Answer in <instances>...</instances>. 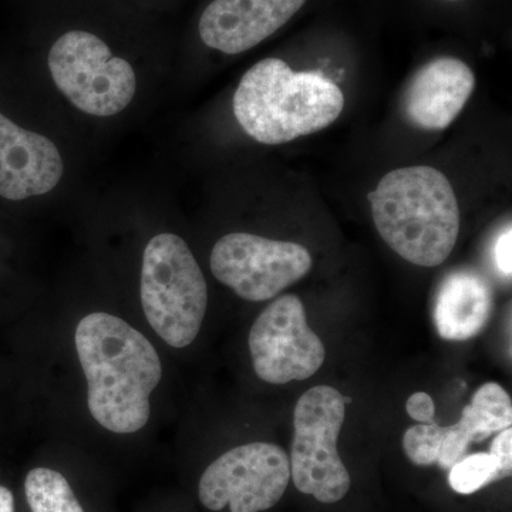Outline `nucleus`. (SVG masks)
<instances>
[{
    "instance_id": "nucleus-14",
    "label": "nucleus",
    "mask_w": 512,
    "mask_h": 512,
    "mask_svg": "<svg viewBox=\"0 0 512 512\" xmlns=\"http://www.w3.org/2000/svg\"><path fill=\"white\" fill-rule=\"evenodd\" d=\"M458 423L470 434L473 443L508 429L512 424L510 396L498 383L483 384L463 410Z\"/></svg>"
},
{
    "instance_id": "nucleus-7",
    "label": "nucleus",
    "mask_w": 512,
    "mask_h": 512,
    "mask_svg": "<svg viewBox=\"0 0 512 512\" xmlns=\"http://www.w3.org/2000/svg\"><path fill=\"white\" fill-rule=\"evenodd\" d=\"M210 264L215 278L239 298L264 302L301 281L313 261L308 249L295 242L234 232L218 239Z\"/></svg>"
},
{
    "instance_id": "nucleus-1",
    "label": "nucleus",
    "mask_w": 512,
    "mask_h": 512,
    "mask_svg": "<svg viewBox=\"0 0 512 512\" xmlns=\"http://www.w3.org/2000/svg\"><path fill=\"white\" fill-rule=\"evenodd\" d=\"M74 342L93 419L117 434L143 429L150 419L151 393L163 376L150 340L126 320L96 312L80 320Z\"/></svg>"
},
{
    "instance_id": "nucleus-2",
    "label": "nucleus",
    "mask_w": 512,
    "mask_h": 512,
    "mask_svg": "<svg viewBox=\"0 0 512 512\" xmlns=\"http://www.w3.org/2000/svg\"><path fill=\"white\" fill-rule=\"evenodd\" d=\"M369 201L377 232L404 261L433 268L456 247L460 207L453 185L436 168L394 170L369 192Z\"/></svg>"
},
{
    "instance_id": "nucleus-11",
    "label": "nucleus",
    "mask_w": 512,
    "mask_h": 512,
    "mask_svg": "<svg viewBox=\"0 0 512 512\" xmlns=\"http://www.w3.org/2000/svg\"><path fill=\"white\" fill-rule=\"evenodd\" d=\"M63 170L53 141L0 113V197L22 201L45 195L60 183Z\"/></svg>"
},
{
    "instance_id": "nucleus-13",
    "label": "nucleus",
    "mask_w": 512,
    "mask_h": 512,
    "mask_svg": "<svg viewBox=\"0 0 512 512\" xmlns=\"http://www.w3.org/2000/svg\"><path fill=\"white\" fill-rule=\"evenodd\" d=\"M494 292L476 271H454L444 276L434 301V325L441 338L466 342L476 338L493 315Z\"/></svg>"
},
{
    "instance_id": "nucleus-9",
    "label": "nucleus",
    "mask_w": 512,
    "mask_h": 512,
    "mask_svg": "<svg viewBox=\"0 0 512 512\" xmlns=\"http://www.w3.org/2000/svg\"><path fill=\"white\" fill-rule=\"evenodd\" d=\"M249 350L256 376L271 384L309 379L326 359L325 345L309 328L305 306L296 295L275 299L256 318Z\"/></svg>"
},
{
    "instance_id": "nucleus-16",
    "label": "nucleus",
    "mask_w": 512,
    "mask_h": 512,
    "mask_svg": "<svg viewBox=\"0 0 512 512\" xmlns=\"http://www.w3.org/2000/svg\"><path fill=\"white\" fill-rule=\"evenodd\" d=\"M448 473V484L458 494H474L498 481V464L493 454L476 453L457 461Z\"/></svg>"
},
{
    "instance_id": "nucleus-8",
    "label": "nucleus",
    "mask_w": 512,
    "mask_h": 512,
    "mask_svg": "<svg viewBox=\"0 0 512 512\" xmlns=\"http://www.w3.org/2000/svg\"><path fill=\"white\" fill-rule=\"evenodd\" d=\"M291 481L288 454L271 443H249L218 457L202 474L198 495L204 507L231 512L269 510Z\"/></svg>"
},
{
    "instance_id": "nucleus-3",
    "label": "nucleus",
    "mask_w": 512,
    "mask_h": 512,
    "mask_svg": "<svg viewBox=\"0 0 512 512\" xmlns=\"http://www.w3.org/2000/svg\"><path fill=\"white\" fill-rule=\"evenodd\" d=\"M232 107L249 137L276 146L335 123L345 109V96L323 74L293 72L284 60L268 57L244 74Z\"/></svg>"
},
{
    "instance_id": "nucleus-10",
    "label": "nucleus",
    "mask_w": 512,
    "mask_h": 512,
    "mask_svg": "<svg viewBox=\"0 0 512 512\" xmlns=\"http://www.w3.org/2000/svg\"><path fill=\"white\" fill-rule=\"evenodd\" d=\"M306 0H214L200 19L202 42L225 55L247 52L278 32Z\"/></svg>"
},
{
    "instance_id": "nucleus-22",
    "label": "nucleus",
    "mask_w": 512,
    "mask_h": 512,
    "mask_svg": "<svg viewBox=\"0 0 512 512\" xmlns=\"http://www.w3.org/2000/svg\"><path fill=\"white\" fill-rule=\"evenodd\" d=\"M0 512H15V498L3 485H0Z\"/></svg>"
},
{
    "instance_id": "nucleus-20",
    "label": "nucleus",
    "mask_w": 512,
    "mask_h": 512,
    "mask_svg": "<svg viewBox=\"0 0 512 512\" xmlns=\"http://www.w3.org/2000/svg\"><path fill=\"white\" fill-rule=\"evenodd\" d=\"M407 414L420 424L434 423L436 419V404L430 394L417 392L412 394L406 403Z\"/></svg>"
},
{
    "instance_id": "nucleus-5",
    "label": "nucleus",
    "mask_w": 512,
    "mask_h": 512,
    "mask_svg": "<svg viewBox=\"0 0 512 512\" xmlns=\"http://www.w3.org/2000/svg\"><path fill=\"white\" fill-rule=\"evenodd\" d=\"M346 416L345 397L330 386H316L298 400L293 413L291 477L302 494L335 504L350 490L348 468L338 439Z\"/></svg>"
},
{
    "instance_id": "nucleus-17",
    "label": "nucleus",
    "mask_w": 512,
    "mask_h": 512,
    "mask_svg": "<svg viewBox=\"0 0 512 512\" xmlns=\"http://www.w3.org/2000/svg\"><path fill=\"white\" fill-rule=\"evenodd\" d=\"M444 434H446V427L439 426L436 421L429 424H416L404 433V453L416 466H431L437 463Z\"/></svg>"
},
{
    "instance_id": "nucleus-4",
    "label": "nucleus",
    "mask_w": 512,
    "mask_h": 512,
    "mask_svg": "<svg viewBox=\"0 0 512 512\" xmlns=\"http://www.w3.org/2000/svg\"><path fill=\"white\" fill-rule=\"evenodd\" d=\"M141 305L151 328L173 348L190 346L208 306V288L197 259L183 238L160 234L144 249Z\"/></svg>"
},
{
    "instance_id": "nucleus-21",
    "label": "nucleus",
    "mask_w": 512,
    "mask_h": 512,
    "mask_svg": "<svg viewBox=\"0 0 512 512\" xmlns=\"http://www.w3.org/2000/svg\"><path fill=\"white\" fill-rule=\"evenodd\" d=\"M512 229L508 225V229L497 238L494 245V261L498 271L510 279L512 275Z\"/></svg>"
},
{
    "instance_id": "nucleus-19",
    "label": "nucleus",
    "mask_w": 512,
    "mask_h": 512,
    "mask_svg": "<svg viewBox=\"0 0 512 512\" xmlns=\"http://www.w3.org/2000/svg\"><path fill=\"white\" fill-rule=\"evenodd\" d=\"M490 454H493L498 464V481L511 477L512 473V430H501L491 444Z\"/></svg>"
},
{
    "instance_id": "nucleus-6",
    "label": "nucleus",
    "mask_w": 512,
    "mask_h": 512,
    "mask_svg": "<svg viewBox=\"0 0 512 512\" xmlns=\"http://www.w3.org/2000/svg\"><path fill=\"white\" fill-rule=\"evenodd\" d=\"M47 63L57 89L90 116H114L136 94L137 77L131 64L111 55L109 46L93 33H64L50 49Z\"/></svg>"
},
{
    "instance_id": "nucleus-15",
    "label": "nucleus",
    "mask_w": 512,
    "mask_h": 512,
    "mask_svg": "<svg viewBox=\"0 0 512 512\" xmlns=\"http://www.w3.org/2000/svg\"><path fill=\"white\" fill-rule=\"evenodd\" d=\"M25 494L32 512H84L69 481L52 468L30 470Z\"/></svg>"
},
{
    "instance_id": "nucleus-18",
    "label": "nucleus",
    "mask_w": 512,
    "mask_h": 512,
    "mask_svg": "<svg viewBox=\"0 0 512 512\" xmlns=\"http://www.w3.org/2000/svg\"><path fill=\"white\" fill-rule=\"evenodd\" d=\"M471 443H473V440H471L470 434L464 430L460 423L446 427V434H444L443 443H441L437 464L443 470H450L457 461L466 456Z\"/></svg>"
},
{
    "instance_id": "nucleus-12",
    "label": "nucleus",
    "mask_w": 512,
    "mask_h": 512,
    "mask_svg": "<svg viewBox=\"0 0 512 512\" xmlns=\"http://www.w3.org/2000/svg\"><path fill=\"white\" fill-rule=\"evenodd\" d=\"M474 87L476 77L468 64L454 57L431 60L404 90V117L421 130H444L464 109Z\"/></svg>"
}]
</instances>
